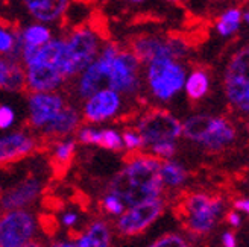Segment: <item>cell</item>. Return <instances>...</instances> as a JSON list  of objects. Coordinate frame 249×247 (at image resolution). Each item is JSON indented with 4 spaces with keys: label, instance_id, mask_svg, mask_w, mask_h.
Instances as JSON below:
<instances>
[{
    "label": "cell",
    "instance_id": "obj_26",
    "mask_svg": "<svg viewBox=\"0 0 249 247\" xmlns=\"http://www.w3.org/2000/svg\"><path fill=\"white\" fill-rule=\"evenodd\" d=\"M20 29L12 26V23L5 24L3 20H0V53H11L16 46V35Z\"/></svg>",
    "mask_w": 249,
    "mask_h": 247
},
{
    "label": "cell",
    "instance_id": "obj_37",
    "mask_svg": "<svg viewBox=\"0 0 249 247\" xmlns=\"http://www.w3.org/2000/svg\"><path fill=\"white\" fill-rule=\"evenodd\" d=\"M234 208L240 211L242 214L249 217V199H239L234 202Z\"/></svg>",
    "mask_w": 249,
    "mask_h": 247
},
{
    "label": "cell",
    "instance_id": "obj_8",
    "mask_svg": "<svg viewBox=\"0 0 249 247\" xmlns=\"http://www.w3.org/2000/svg\"><path fill=\"white\" fill-rule=\"evenodd\" d=\"M35 218L28 211L8 209L0 217V247L41 246L35 240Z\"/></svg>",
    "mask_w": 249,
    "mask_h": 247
},
{
    "label": "cell",
    "instance_id": "obj_6",
    "mask_svg": "<svg viewBox=\"0 0 249 247\" xmlns=\"http://www.w3.org/2000/svg\"><path fill=\"white\" fill-rule=\"evenodd\" d=\"M99 36L90 26H74L70 36L66 40L64 59L61 64L62 78H73L84 71L99 53Z\"/></svg>",
    "mask_w": 249,
    "mask_h": 247
},
{
    "label": "cell",
    "instance_id": "obj_41",
    "mask_svg": "<svg viewBox=\"0 0 249 247\" xmlns=\"http://www.w3.org/2000/svg\"><path fill=\"white\" fill-rule=\"evenodd\" d=\"M170 2H179V0H170Z\"/></svg>",
    "mask_w": 249,
    "mask_h": 247
},
{
    "label": "cell",
    "instance_id": "obj_3",
    "mask_svg": "<svg viewBox=\"0 0 249 247\" xmlns=\"http://www.w3.org/2000/svg\"><path fill=\"white\" fill-rule=\"evenodd\" d=\"M225 200L208 193H192L181 205L184 226L196 237H205L213 232L225 215Z\"/></svg>",
    "mask_w": 249,
    "mask_h": 247
},
{
    "label": "cell",
    "instance_id": "obj_14",
    "mask_svg": "<svg viewBox=\"0 0 249 247\" xmlns=\"http://www.w3.org/2000/svg\"><path fill=\"white\" fill-rule=\"evenodd\" d=\"M66 105L67 103L64 99L56 93H52V91L31 93L29 96L31 115H29L28 125L35 129H41L49 121L53 120Z\"/></svg>",
    "mask_w": 249,
    "mask_h": 247
},
{
    "label": "cell",
    "instance_id": "obj_19",
    "mask_svg": "<svg viewBox=\"0 0 249 247\" xmlns=\"http://www.w3.org/2000/svg\"><path fill=\"white\" fill-rule=\"evenodd\" d=\"M28 11L40 21H55L64 16L69 0H24Z\"/></svg>",
    "mask_w": 249,
    "mask_h": 247
},
{
    "label": "cell",
    "instance_id": "obj_10",
    "mask_svg": "<svg viewBox=\"0 0 249 247\" xmlns=\"http://www.w3.org/2000/svg\"><path fill=\"white\" fill-rule=\"evenodd\" d=\"M142 61L131 49H122L116 55L108 79V88L120 94L134 96L142 88Z\"/></svg>",
    "mask_w": 249,
    "mask_h": 247
},
{
    "label": "cell",
    "instance_id": "obj_4",
    "mask_svg": "<svg viewBox=\"0 0 249 247\" xmlns=\"http://www.w3.org/2000/svg\"><path fill=\"white\" fill-rule=\"evenodd\" d=\"M187 67L181 59L158 58L146 64L144 79L147 90L157 102L167 103L181 91L187 78Z\"/></svg>",
    "mask_w": 249,
    "mask_h": 247
},
{
    "label": "cell",
    "instance_id": "obj_42",
    "mask_svg": "<svg viewBox=\"0 0 249 247\" xmlns=\"http://www.w3.org/2000/svg\"><path fill=\"white\" fill-rule=\"evenodd\" d=\"M0 193H2V188H0Z\"/></svg>",
    "mask_w": 249,
    "mask_h": 247
},
{
    "label": "cell",
    "instance_id": "obj_21",
    "mask_svg": "<svg viewBox=\"0 0 249 247\" xmlns=\"http://www.w3.org/2000/svg\"><path fill=\"white\" fill-rule=\"evenodd\" d=\"M160 178L164 190H179L189 179V170L178 161L163 159L160 165Z\"/></svg>",
    "mask_w": 249,
    "mask_h": 247
},
{
    "label": "cell",
    "instance_id": "obj_32",
    "mask_svg": "<svg viewBox=\"0 0 249 247\" xmlns=\"http://www.w3.org/2000/svg\"><path fill=\"white\" fill-rule=\"evenodd\" d=\"M99 133H101V131H97V129L84 128L78 132V141L81 144H96L97 146Z\"/></svg>",
    "mask_w": 249,
    "mask_h": 247
},
{
    "label": "cell",
    "instance_id": "obj_25",
    "mask_svg": "<svg viewBox=\"0 0 249 247\" xmlns=\"http://www.w3.org/2000/svg\"><path fill=\"white\" fill-rule=\"evenodd\" d=\"M3 90L8 91H17V93H28V79L24 68L21 67L20 63H14L11 61L8 76L3 85Z\"/></svg>",
    "mask_w": 249,
    "mask_h": 247
},
{
    "label": "cell",
    "instance_id": "obj_36",
    "mask_svg": "<svg viewBox=\"0 0 249 247\" xmlns=\"http://www.w3.org/2000/svg\"><path fill=\"white\" fill-rule=\"evenodd\" d=\"M9 66H11V63H8V61L3 58H0V88H3V85H5L8 71H9Z\"/></svg>",
    "mask_w": 249,
    "mask_h": 247
},
{
    "label": "cell",
    "instance_id": "obj_18",
    "mask_svg": "<svg viewBox=\"0 0 249 247\" xmlns=\"http://www.w3.org/2000/svg\"><path fill=\"white\" fill-rule=\"evenodd\" d=\"M41 193V181L36 178H26L17 183L16 187L9 188L0 197V206L5 211L8 209H20L32 205Z\"/></svg>",
    "mask_w": 249,
    "mask_h": 247
},
{
    "label": "cell",
    "instance_id": "obj_23",
    "mask_svg": "<svg viewBox=\"0 0 249 247\" xmlns=\"http://www.w3.org/2000/svg\"><path fill=\"white\" fill-rule=\"evenodd\" d=\"M111 244V231L105 221H94L76 243L79 247H108Z\"/></svg>",
    "mask_w": 249,
    "mask_h": 247
},
{
    "label": "cell",
    "instance_id": "obj_24",
    "mask_svg": "<svg viewBox=\"0 0 249 247\" xmlns=\"http://www.w3.org/2000/svg\"><path fill=\"white\" fill-rule=\"evenodd\" d=\"M242 14L243 12L239 8H231V9H227L225 12H222L214 24L216 32L220 36H223V38H230V36H232L240 29V24L243 23Z\"/></svg>",
    "mask_w": 249,
    "mask_h": 247
},
{
    "label": "cell",
    "instance_id": "obj_9",
    "mask_svg": "<svg viewBox=\"0 0 249 247\" xmlns=\"http://www.w3.org/2000/svg\"><path fill=\"white\" fill-rule=\"evenodd\" d=\"M131 50L139 56L142 64L146 66L158 58H175L182 61L189 56L190 47L184 38L178 36L161 38L155 35H143L132 40Z\"/></svg>",
    "mask_w": 249,
    "mask_h": 247
},
{
    "label": "cell",
    "instance_id": "obj_34",
    "mask_svg": "<svg viewBox=\"0 0 249 247\" xmlns=\"http://www.w3.org/2000/svg\"><path fill=\"white\" fill-rule=\"evenodd\" d=\"M227 223L232 228V229H237L242 226V213L237 211V209H234V211H230L225 217Z\"/></svg>",
    "mask_w": 249,
    "mask_h": 247
},
{
    "label": "cell",
    "instance_id": "obj_1",
    "mask_svg": "<svg viewBox=\"0 0 249 247\" xmlns=\"http://www.w3.org/2000/svg\"><path fill=\"white\" fill-rule=\"evenodd\" d=\"M160 159L144 150L128 153L124 167L108 183V191L117 196L124 206L163 197L164 185L160 178Z\"/></svg>",
    "mask_w": 249,
    "mask_h": 247
},
{
    "label": "cell",
    "instance_id": "obj_20",
    "mask_svg": "<svg viewBox=\"0 0 249 247\" xmlns=\"http://www.w3.org/2000/svg\"><path fill=\"white\" fill-rule=\"evenodd\" d=\"M211 88V79L208 71L204 68H193L190 73H187L185 83H184V93L187 99L192 102H199L210 93Z\"/></svg>",
    "mask_w": 249,
    "mask_h": 247
},
{
    "label": "cell",
    "instance_id": "obj_11",
    "mask_svg": "<svg viewBox=\"0 0 249 247\" xmlns=\"http://www.w3.org/2000/svg\"><path fill=\"white\" fill-rule=\"evenodd\" d=\"M164 206L163 197L128 206L114 223L117 233L120 237L140 235L161 217L164 213Z\"/></svg>",
    "mask_w": 249,
    "mask_h": 247
},
{
    "label": "cell",
    "instance_id": "obj_38",
    "mask_svg": "<svg viewBox=\"0 0 249 247\" xmlns=\"http://www.w3.org/2000/svg\"><path fill=\"white\" fill-rule=\"evenodd\" d=\"M76 214H66L64 217H62V223H64L66 226H73L74 223H76Z\"/></svg>",
    "mask_w": 249,
    "mask_h": 247
},
{
    "label": "cell",
    "instance_id": "obj_13",
    "mask_svg": "<svg viewBox=\"0 0 249 247\" xmlns=\"http://www.w3.org/2000/svg\"><path fill=\"white\" fill-rule=\"evenodd\" d=\"M81 125V115L76 109L70 105H66L61 109V113L41 128L40 146L41 150L51 149L53 144L61 141V138H66L67 135L73 133Z\"/></svg>",
    "mask_w": 249,
    "mask_h": 247
},
{
    "label": "cell",
    "instance_id": "obj_12",
    "mask_svg": "<svg viewBox=\"0 0 249 247\" xmlns=\"http://www.w3.org/2000/svg\"><path fill=\"white\" fill-rule=\"evenodd\" d=\"M120 50V46L116 43H107L102 52L85 68L84 75L78 83V94L81 99H89L102 88H108V79L111 73V66L116 55Z\"/></svg>",
    "mask_w": 249,
    "mask_h": 247
},
{
    "label": "cell",
    "instance_id": "obj_40",
    "mask_svg": "<svg viewBox=\"0 0 249 247\" xmlns=\"http://www.w3.org/2000/svg\"><path fill=\"white\" fill-rule=\"evenodd\" d=\"M129 2H135V3H140V2H143V0H129Z\"/></svg>",
    "mask_w": 249,
    "mask_h": 247
},
{
    "label": "cell",
    "instance_id": "obj_22",
    "mask_svg": "<svg viewBox=\"0 0 249 247\" xmlns=\"http://www.w3.org/2000/svg\"><path fill=\"white\" fill-rule=\"evenodd\" d=\"M53 155L51 158V168L56 179H61L66 176V173L70 170L74 158V149H76V143L74 141H58L53 144Z\"/></svg>",
    "mask_w": 249,
    "mask_h": 247
},
{
    "label": "cell",
    "instance_id": "obj_16",
    "mask_svg": "<svg viewBox=\"0 0 249 247\" xmlns=\"http://www.w3.org/2000/svg\"><path fill=\"white\" fill-rule=\"evenodd\" d=\"M40 150V140L29 137L24 132H14L0 138V167L17 163Z\"/></svg>",
    "mask_w": 249,
    "mask_h": 247
},
{
    "label": "cell",
    "instance_id": "obj_28",
    "mask_svg": "<svg viewBox=\"0 0 249 247\" xmlns=\"http://www.w3.org/2000/svg\"><path fill=\"white\" fill-rule=\"evenodd\" d=\"M21 36L24 43L34 44V46H43L51 41V31L47 28L34 24V26H29L24 31H21Z\"/></svg>",
    "mask_w": 249,
    "mask_h": 247
},
{
    "label": "cell",
    "instance_id": "obj_17",
    "mask_svg": "<svg viewBox=\"0 0 249 247\" xmlns=\"http://www.w3.org/2000/svg\"><path fill=\"white\" fill-rule=\"evenodd\" d=\"M28 93L53 91L64 82L59 70L44 61H34L26 66Z\"/></svg>",
    "mask_w": 249,
    "mask_h": 247
},
{
    "label": "cell",
    "instance_id": "obj_29",
    "mask_svg": "<svg viewBox=\"0 0 249 247\" xmlns=\"http://www.w3.org/2000/svg\"><path fill=\"white\" fill-rule=\"evenodd\" d=\"M122 140H123V147L128 150V153L132 152H140L143 150V138L137 128H126L122 132Z\"/></svg>",
    "mask_w": 249,
    "mask_h": 247
},
{
    "label": "cell",
    "instance_id": "obj_5",
    "mask_svg": "<svg viewBox=\"0 0 249 247\" xmlns=\"http://www.w3.org/2000/svg\"><path fill=\"white\" fill-rule=\"evenodd\" d=\"M223 94L235 114L249 117V47L235 52L223 71Z\"/></svg>",
    "mask_w": 249,
    "mask_h": 247
},
{
    "label": "cell",
    "instance_id": "obj_30",
    "mask_svg": "<svg viewBox=\"0 0 249 247\" xmlns=\"http://www.w3.org/2000/svg\"><path fill=\"white\" fill-rule=\"evenodd\" d=\"M102 208L107 214L117 215V217L124 211V209H126V206H124V203L119 199V197L111 194V193H107L105 197L102 199Z\"/></svg>",
    "mask_w": 249,
    "mask_h": 247
},
{
    "label": "cell",
    "instance_id": "obj_35",
    "mask_svg": "<svg viewBox=\"0 0 249 247\" xmlns=\"http://www.w3.org/2000/svg\"><path fill=\"white\" fill-rule=\"evenodd\" d=\"M220 243L223 247H235L237 246V237L234 235V232L231 231H225L220 237Z\"/></svg>",
    "mask_w": 249,
    "mask_h": 247
},
{
    "label": "cell",
    "instance_id": "obj_31",
    "mask_svg": "<svg viewBox=\"0 0 249 247\" xmlns=\"http://www.w3.org/2000/svg\"><path fill=\"white\" fill-rule=\"evenodd\" d=\"M151 246L152 247H187L190 244L179 233H166V235L157 238Z\"/></svg>",
    "mask_w": 249,
    "mask_h": 247
},
{
    "label": "cell",
    "instance_id": "obj_15",
    "mask_svg": "<svg viewBox=\"0 0 249 247\" xmlns=\"http://www.w3.org/2000/svg\"><path fill=\"white\" fill-rule=\"evenodd\" d=\"M122 108V97L113 88H102L87 99L84 120L87 123H101L113 118Z\"/></svg>",
    "mask_w": 249,
    "mask_h": 247
},
{
    "label": "cell",
    "instance_id": "obj_7",
    "mask_svg": "<svg viewBox=\"0 0 249 247\" xmlns=\"http://www.w3.org/2000/svg\"><path fill=\"white\" fill-rule=\"evenodd\" d=\"M135 128L143 138V150L160 143H179L182 138V121L169 111L160 108L143 113Z\"/></svg>",
    "mask_w": 249,
    "mask_h": 247
},
{
    "label": "cell",
    "instance_id": "obj_39",
    "mask_svg": "<svg viewBox=\"0 0 249 247\" xmlns=\"http://www.w3.org/2000/svg\"><path fill=\"white\" fill-rule=\"evenodd\" d=\"M242 21L249 26V9H248V11H245L243 14H242Z\"/></svg>",
    "mask_w": 249,
    "mask_h": 247
},
{
    "label": "cell",
    "instance_id": "obj_2",
    "mask_svg": "<svg viewBox=\"0 0 249 247\" xmlns=\"http://www.w3.org/2000/svg\"><path fill=\"white\" fill-rule=\"evenodd\" d=\"M182 138L204 150L222 152L235 141L237 131L227 117L193 114L182 121Z\"/></svg>",
    "mask_w": 249,
    "mask_h": 247
},
{
    "label": "cell",
    "instance_id": "obj_33",
    "mask_svg": "<svg viewBox=\"0 0 249 247\" xmlns=\"http://www.w3.org/2000/svg\"><path fill=\"white\" fill-rule=\"evenodd\" d=\"M40 223H41V228L43 231L47 233V235H51L53 237L55 235V232L58 229V223H56V220L51 215H40Z\"/></svg>",
    "mask_w": 249,
    "mask_h": 247
},
{
    "label": "cell",
    "instance_id": "obj_27",
    "mask_svg": "<svg viewBox=\"0 0 249 247\" xmlns=\"http://www.w3.org/2000/svg\"><path fill=\"white\" fill-rule=\"evenodd\" d=\"M97 146L102 147L107 150H113V152H120L123 147V140H122V133L114 131V129H104L99 133V141Z\"/></svg>",
    "mask_w": 249,
    "mask_h": 247
}]
</instances>
